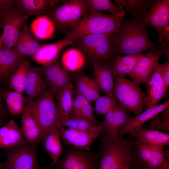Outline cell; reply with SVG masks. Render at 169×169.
<instances>
[{"label": "cell", "mask_w": 169, "mask_h": 169, "mask_svg": "<svg viewBox=\"0 0 169 169\" xmlns=\"http://www.w3.org/2000/svg\"><path fill=\"white\" fill-rule=\"evenodd\" d=\"M169 118V108H168L158 114L151 120V121L149 124L150 127L152 129H155Z\"/></svg>", "instance_id": "b9f144b4"}, {"label": "cell", "mask_w": 169, "mask_h": 169, "mask_svg": "<svg viewBox=\"0 0 169 169\" xmlns=\"http://www.w3.org/2000/svg\"><path fill=\"white\" fill-rule=\"evenodd\" d=\"M169 101L168 100L156 107L146 109L145 111L136 116L135 118H132L128 123L117 133V134L121 136L130 134L133 137L136 131L142 127L145 122L151 120L158 114L169 108Z\"/></svg>", "instance_id": "44dd1931"}, {"label": "cell", "mask_w": 169, "mask_h": 169, "mask_svg": "<svg viewBox=\"0 0 169 169\" xmlns=\"http://www.w3.org/2000/svg\"><path fill=\"white\" fill-rule=\"evenodd\" d=\"M0 169H4L3 163L0 161Z\"/></svg>", "instance_id": "7dc6e473"}, {"label": "cell", "mask_w": 169, "mask_h": 169, "mask_svg": "<svg viewBox=\"0 0 169 169\" xmlns=\"http://www.w3.org/2000/svg\"><path fill=\"white\" fill-rule=\"evenodd\" d=\"M43 44L31 33L28 25L27 20L23 25L13 49L20 57H32L38 52Z\"/></svg>", "instance_id": "e0dca14e"}, {"label": "cell", "mask_w": 169, "mask_h": 169, "mask_svg": "<svg viewBox=\"0 0 169 169\" xmlns=\"http://www.w3.org/2000/svg\"><path fill=\"white\" fill-rule=\"evenodd\" d=\"M23 57H20L13 50L0 48V82L6 84L10 78L18 64Z\"/></svg>", "instance_id": "603a6c76"}, {"label": "cell", "mask_w": 169, "mask_h": 169, "mask_svg": "<svg viewBox=\"0 0 169 169\" xmlns=\"http://www.w3.org/2000/svg\"><path fill=\"white\" fill-rule=\"evenodd\" d=\"M59 124L61 126L81 131L104 132L100 125L80 116L70 115L67 119L59 120Z\"/></svg>", "instance_id": "8d00e7d4"}, {"label": "cell", "mask_w": 169, "mask_h": 169, "mask_svg": "<svg viewBox=\"0 0 169 169\" xmlns=\"http://www.w3.org/2000/svg\"><path fill=\"white\" fill-rule=\"evenodd\" d=\"M100 153L74 148L68 149L54 169H99Z\"/></svg>", "instance_id": "8fae6325"}, {"label": "cell", "mask_w": 169, "mask_h": 169, "mask_svg": "<svg viewBox=\"0 0 169 169\" xmlns=\"http://www.w3.org/2000/svg\"><path fill=\"white\" fill-rule=\"evenodd\" d=\"M60 136L64 142L73 148L81 150L89 151L90 146L95 140L104 131H85L71 128H66L59 126Z\"/></svg>", "instance_id": "4fadbf2b"}, {"label": "cell", "mask_w": 169, "mask_h": 169, "mask_svg": "<svg viewBox=\"0 0 169 169\" xmlns=\"http://www.w3.org/2000/svg\"><path fill=\"white\" fill-rule=\"evenodd\" d=\"M73 105L71 115L85 118L95 124L100 125L97 120L89 102L75 88L74 91Z\"/></svg>", "instance_id": "1f68e13d"}, {"label": "cell", "mask_w": 169, "mask_h": 169, "mask_svg": "<svg viewBox=\"0 0 169 169\" xmlns=\"http://www.w3.org/2000/svg\"><path fill=\"white\" fill-rule=\"evenodd\" d=\"M2 35H1L0 36V48L2 46Z\"/></svg>", "instance_id": "bcb514c9"}, {"label": "cell", "mask_w": 169, "mask_h": 169, "mask_svg": "<svg viewBox=\"0 0 169 169\" xmlns=\"http://www.w3.org/2000/svg\"><path fill=\"white\" fill-rule=\"evenodd\" d=\"M74 79L76 88L89 102L95 101L100 96L101 91L95 81L84 72H77Z\"/></svg>", "instance_id": "83f0119b"}, {"label": "cell", "mask_w": 169, "mask_h": 169, "mask_svg": "<svg viewBox=\"0 0 169 169\" xmlns=\"http://www.w3.org/2000/svg\"><path fill=\"white\" fill-rule=\"evenodd\" d=\"M133 137L137 143L164 146L169 144V134L154 129L142 127L136 131Z\"/></svg>", "instance_id": "484cf974"}, {"label": "cell", "mask_w": 169, "mask_h": 169, "mask_svg": "<svg viewBox=\"0 0 169 169\" xmlns=\"http://www.w3.org/2000/svg\"><path fill=\"white\" fill-rule=\"evenodd\" d=\"M146 90L144 98L145 109L156 107L160 102L167 96V89L162 77L160 64L155 66L153 72L145 83Z\"/></svg>", "instance_id": "7c38bea8"}, {"label": "cell", "mask_w": 169, "mask_h": 169, "mask_svg": "<svg viewBox=\"0 0 169 169\" xmlns=\"http://www.w3.org/2000/svg\"><path fill=\"white\" fill-rule=\"evenodd\" d=\"M59 126V124H58L51 128L44 142L46 150L52 161L49 166V167L52 168L59 161L63 151L60 139Z\"/></svg>", "instance_id": "f1b7e54d"}, {"label": "cell", "mask_w": 169, "mask_h": 169, "mask_svg": "<svg viewBox=\"0 0 169 169\" xmlns=\"http://www.w3.org/2000/svg\"><path fill=\"white\" fill-rule=\"evenodd\" d=\"M7 156L4 169H39L36 146L29 143L4 149Z\"/></svg>", "instance_id": "30bf717a"}, {"label": "cell", "mask_w": 169, "mask_h": 169, "mask_svg": "<svg viewBox=\"0 0 169 169\" xmlns=\"http://www.w3.org/2000/svg\"><path fill=\"white\" fill-rule=\"evenodd\" d=\"M156 129H161L169 132V118L166 121L159 125L156 128Z\"/></svg>", "instance_id": "ee69618b"}, {"label": "cell", "mask_w": 169, "mask_h": 169, "mask_svg": "<svg viewBox=\"0 0 169 169\" xmlns=\"http://www.w3.org/2000/svg\"><path fill=\"white\" fill-rule=\"evenodd\" d=\"M93 67V78L101 92L106 94L113 91L114 82L109 64L102 63H94Z\"/></svg>", "instance_id": "4316f807"}, {"label": "cell", "mask_w": 169, "mask_h": 169, "mask_svg": "<svg viewBox=\"0 0 169 169\" xmlns=\"http://www.w3.org/2000/svg\"><path fill=\"white\" fill-rule=\"evenodd\" d=\"M59 0H13L14 5L23 11L37 18L47 16L56 7Z\"/></svg>", "instance_id": "7402d4cb"}, {"label": "cell", "mask_w": 169, "mask_h": 169, "mask_svg": "<svg viewBox=\"0 0 169 169\" xmlns=\"http://www.w3.org/2000/svg\"><path fill=\"white\" fill-rule=\"evenodd\" d=\"M43 76L40 66H30L24 90L28 99L27 104L35 100L48 89L49 85Z\"/></svg>", "instance_id": "d6986e66"}, {"label": "cell", "mask_w": 169, "mask_h": 169, "mask_svg": "<svg viewBox=\"0 0 169 169\" xmlns=\"http://www.w3.org/2000/svg\"><path fill=\"white\" fill-rule=\"evenodd\" d=\"M163 50L164 53V55L167 58V59H169V46L163 48Z\"/></svg>", "instance_id": "f6af8a7d"}, {"label": "cell", "mask_w": 169, "mask_h": 169, "mask_svg": "<svg viewBox=\"0 0 169 169\" xmlns=\"http://www.w3.org/2000/svg\"><path fill=\"white\" fill-rule=\"evenodd\" d=\"M101 157L99 169H134V139L117 134L100 138Z\"/></svg>", "instance_id": "7a4b0ae2"}, {"label": "cell", "mask_w": 169, "mask_h": 169, "mask_svg": "<svg viewBox=\"0 0 169 169\" xmlns=\"http://www.w3.org/2000/svg\"><path fill=\"white\" fill-rule=\"evenodd\" d=\"M73 43V39L64 38L55 43L43 44L38 52L32 57V59L41 65L49 64L58 60L61 51Z\"/></svg>", "instance_id": "ffe728a7"}, {"label": "cell", "mask_w": 169, "mask_h": 169, "mask_svg": "<svg viewBox=\"0 0 169 169\" xmlns=\"http://www.w3.org/2000/svg\"><path fill=\"white\" fill-rule=\"evenodd\" d=\"M123 17L106 14L101 11L88 13L72 27L64 38L73 39L98 34H111L117 32Z\"/></svg>", "instance_id": "277c9868"}, {"label": "cell", "mask_w": 169, "mask_h": 169, "mask_svg": "<svg viewBox=\"0 0 169 169\" xmlns=\"http://www.w3.org/2000/svg\"><path fill=\"white\" fill-rule=\"evenodd\" d=\"M144 55L141 54L116 57L109 65L113 78L125 77V75L135 68Z\"/></svg>", "instance_id": "d4e9b609"}, {"label": "cell", "mask_w": 169, "mask_h": 169, "mask_svg": "<svg viewBox=\"0 0 169 169\" xmlns=\"http://www.w3.org/2000/svg\"><path fill=\"white\" fill-rule=\"evenodd\" d=\"M115 58L123 54L135 55L148 52H154L163 48L151 40L141 17L131 19L124 17L120 22L118 30L110 34Z\"/></svg>", "instance_id": "6da1fadb"}, {"label": "cell", "mask_w": 169, "mask_h": 169, "mask_svg": "<svg viewBox=\"0 0 169 169\" xmlns=\"http://www.w3.org/2000/svg\"><path fill=\"white\" fill-rule=\"evenodd\" d=\"M154 0H114L116 6L124 9L125 14L135 16L145 15L155 2Z\"/></svg>", "instance_id": "d6a6232c"}, {"label": "cell", "mask_w": 169, "mask_h": 169, "mask_svg": "<svg viewBox=\"0 0 169 169\" xmlns=\"http://www.w3.org/2000/svg\"><path fill=\"white\" fill-rule=\"evenodd\" d=\"M94 102L95 110L98 115H105L118 105L113 91L105 95L100 96Z\"/></svg>", "instance_id": "f35d334b"}, {"label": "cell", "mask_w": 169, "mask_h": 169, "mask_svg": "<svg viewBox=\"0 0 169 169\" xmlns=\"http://www.w3.org/2000/svg\"><path fill=\"white\" fill-rule=\"evenodd\" d=\"M113 93L115 100H118L119 105L131 111L136 116L142 112L145 93L135 81L125 77L115 78Z\"/></svg>", "instance_id": "ba28073f"}, {"label": "cell", "mask_w": 169, "mask_h": 169, "mask_svg": "<svg viewBox=\"0 0 169 169\" xmlns=\"http://www.w3.org/2000/svg\"><path fill=\"white\" fill-rule=\"evenodd\" d=\"M164 147L137 143L134 140V166L142 169H169Z\"/></svg>", "instance_id": "9c48e42d"}, {"label": "cell", "mask_w": 169, "mask_h": 169, "mask_svg": "<svg viewBox=\"0 0 169 169\" xmlns=\"http://www.w3.org/2000/svg\"><path fill=\"white\" fill-rule=\"evenodd\" d=\"M28 143L20 129L13 119L0 128V148L4 149Z\"/></svg>", "instance_id": "cb8c5ba5"}, {"label": "cell", "mask_w": 169, "mask_h": 169, "mask_svg": "<svg viewBox=\"0 0 169 169\" xmlns=\"http://www.w3.org/2000/svg\"><path fill=\"white\" fill-rule=\"evenodd\" d=\"M163 49H157L153 52H148L135 68L127 75L139 84H145L153 74L159 60L164 55Z\"/></svg>", "instance_id": "2e32d148"}, {"label": "cell", "mask_w": 169, "mask_h": 169, "mask_svg": "<svg viewBox=\"0 0 169 169\" xmlns=\"http://www.w3.org/2000/svg\"><path fill=\"white\" fill-rule=\"evenodd\" d=\"M132 118L130 110L118 104L105 115L104 120L100 124L105 134L115 135Z\"/></svg>", "instance_id": "ac0fdd59"}, {"label": "cell", "mask_w": 169, "mask_h": 169, "mask_svg": "<svg viewBox=\"0 0 169 169\" xmlns=\"http://www.w3.org/2000/svg\"><path fill=\"white\" fill-rule=\"evenodd\" d=\"M30 16L14 5L13 0H0V28L5 48L13 49L24 22Z\"/></svg>", "instance_id": "5b68a950"}, {"label": "cell", "mask_w": 169, "mask_h": 169, "mask_svg": "<svg viewBox=\"0 0 169 169\" xmlns=\"http://www.w3.org/2000/svg\"><path fill=\"white\" fill-rule=\"evenodd\" d=\"M21 133L28 142L36 146L42 141L40 129L35 120L28 114L24 113L21 115Z\"/></svg>", "instance_id": "f546056e"}, {"label": "cell", "mask_w": 169, "mask_h": 169, "mask_svg": "<svg viewBox=\"0 0 169 169\" xmlns=\"http://www.w3.org/2000/svg\"><path fill=\"white\" fill-rule=\"evenodd\" d=\"M30 66L28 60L24 57L18 64L10 79L9 84L11 89L21 94L24 92L26 78Z\"/></svg>", "instance_id": "e575fe53"}, {"label": "cell", "mask_w": 169, "mask_h": 169, "mask_svg": "<svg viewBox=\"0 0 169 169\" xmlns=\"http://www.w3.org/2000/svg\"><path fill=\"white\" fill-rule=\"evenodd\" d=\"M5 89L0 85V128L5 125L10 120L11 115L5 101L3 94Z\"/></svg>", "instance_id": "ab89813d"}, {"label": "cell", "mask_w": 169, "mask_h": 169, "mask_svg": "<svg viewBox=\"0 0 169 169\" xmlns=\"http://www.w3.org/2000/svg\"><path fill=\"white\" fill-rule=\"evenodd\" d=\"M74 94L73 86L70 82L55 97L59 112V121L67 119L70 116L72 110Z\"/></svg>", "instance_id": "836d02e7"}, {"label": "cell", "mask_w": 169, "mask_h": 169, "mask_svg": "<svg viewBox=\"0 0 169 169\" xmlns=\"http://www.w3.org/2000/svg\"><path fill=\"white\" fill-rule=\"evenodd\" d=\"M40 67L42 74L55 97L70 82V73L64 69L58 60Z\"/></svg>", "instance_id": "5bb4252c"}, {"label": "cell", "mask_w": 169, "mask_h": 169, "mask_svg": "<svg viewBox=\"0 0 169 169\" xmlns=\"http://www.w3.org/2000/svg\"><path fill=\"white\" fill-rule=\"evenodd\" d=\"M61 5L47 16L52 21L56 31L67 34L71 28L88 13L85 0L61 1Z\"/></svg>", "instance_id": "52a82bcc"}, {"label": "cell", "mask_w": 169, "mask_h": 169, "mask_svg": "<svg viewBox=\"0 0 169 169\" xmlns=\"http://www.w3.org/2000/svg\"><path fill=\"white\" fill-rule=\"evenodd\" d=\"M86 58L78 49L72 47L66 50L61 58V64L69 73H77L84 66Z\"/></svg>", "instance_id": "4dcf8cb0"}, {"label": "cell", "mask_w": 169, "mask_h": 169, "mask_svg": "<svg viewBox=\"0 0 169 169\" xmlns=\"http://www.w3.org/2000/svg\"><path fill=\"white\" fill-rule=\"evenodd\" d=\"M3 97L7 106L18 101L23 102L25 103L26 105L28 103L27 97L15 91H12L5 90L4 92Z\"/></svg>", "instance_id": "60d3db41"}, {"label": "cell", "mask_w": 169, "mask_h": 169, "mask_svg": "<svg viewBox=\"0 0 169 169\" xmlns=\"http://www.w3.org/2000/svg\"><path fill=\"white\" fill-rule=\"evenodd\" d=\"M30 27L33 35L41 39L52 38L56 31L53 22L46 16L37 18L32 23Z\"/></svg>", "instance_id": "d590c367"}, {"label": "cell", "mask_w": 169, "mask_h": 169, "mask_svg": "<svg viewBox=\"0 0 169 169\" xmlns=\"http://www.w3.org/2000/svg\"><path fill=\"white\" fill-rule=\"evenodd\" d=\"M134 169H142L134 166Z\"/></svg>", "instance_id": "c3c4849f"}, {"label": "cell", "mask_w": 169, "mask_h": 169, "mask_svg": "<svg viewBox=\"0 0 169 169\" xmlns=\"http://www.w3.org/2000/svg\"><path fill=\"white\" fill-rule=\"evenodd\" d=\"M110 34H98L73 39L71 45L80 50L92 64L102 63L109 65L114 59Z\"/></svg>", "instance_id": "8992f818"}, {"label": "cell", "mask_w": 169, "mask_h": 169, "mask_svg": "<svg viewBox=\"0 0 169 169\" xmlns=\"http://www.w3.org/2000/svg\"><path fill=\"white\" fill-rule=\"evenodd\" d=\"M141 18L146 27L148 26L156 30L159 38L163 29L169 24V0H156L146 14Z\"/></svg>", "instance_id": "9a60e30c"}, {"label": "cell", "mask_w": 169, "mask_h": 169, "mask_svg": "<svg viewBox=\"0 0 169 169\" xmlns=\"http://www.w3.org/2000/svg\"><path fill=\"white\" fill-rule=\"evenodd\" d=\"M88 13L95 11H105L112 15L125 17L124 9L119 8L110 0H85Z\"/></svg>", "instance_id": "74e56055"}, {"label": "cell", "mask_w": 169, "mask_h": 169, "mask_svg": "<svg viewBox=\"0 0 169 169\" xmlns=\"http://www.w3.org/2000/svg\"><path fill=\"white\" fill-rule=\"evenodd\" d=\"M162 77L165 84L168 89L169 86V59L164 63L160 64Z\"/></svg>", "instance_id": "7bdbcfd3"}, {"label": "cell", "mask_w": 169, "mask_h": 169, "mask_svg": "<svg viewBox=\"0 0 169 169\" xmlns=\"http://www.w3.org/2000/svg\"><path fill=\"white\" fill-rule=\"evenodd\" d=\"M55 102L54 95L49 88L35 100L25 105L22 113L29 115L38 124L43 143L51 128L59 124V112Z\"/></svg>", "instance_id": "3957f363"}]
</instances>
